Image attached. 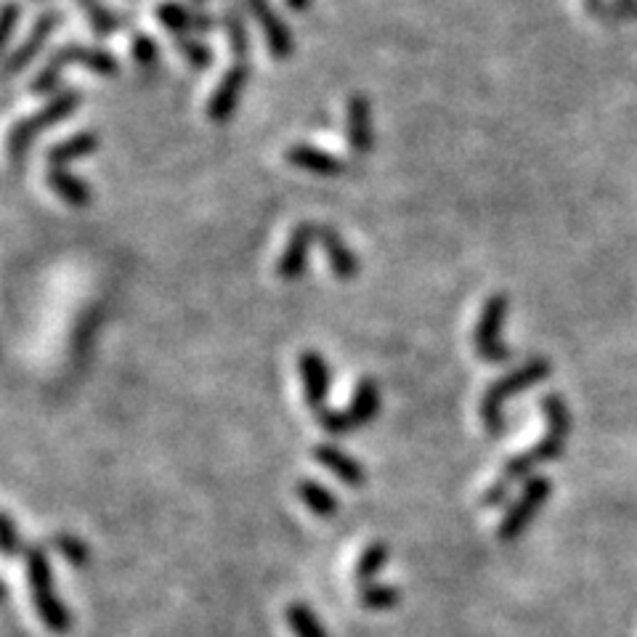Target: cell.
Masks as SVG:
<instances>
[{
    "label": "cell",
    "instance_id": "1",
    "mask_svg": "<svg viewBox=\"0 0 637 637\" xmlns=\"http://www.w3.org/2000/svg\"><path fill=\"white\" fill-rule=\"evenodd\" d=\"M550 362L547 358H528L526 364H520L518 370L507 372L505 377H499V381H494L489 388H486L484 398H481V419H484V428L492 433V436H499V433L505 431V412L503 406L507 398L518 396V393H524L528 388H534V385H539L542 381H547L550 377Z\"/></svg>",
    "mask_w": 637,
    "mask_h": 637
},
{
    "label": "cell",
    "instance_id": "2",
    "mask_svg": "<svg viewBox=\"0 0 637 637\" xmlns=\"http://www.w3.org/2000/svg\"><path fill=\"white\" fill-rule=\"evenodd\" d=\"M24 568H27V585H30L32 603H36V611L46 627L51 633H67L72 627V614L62 600L57 598V589H53V572L51 560L46 547L30 545L24 550Z\"/></svg>",
    "mask_w": 637,
    "mask_h": 637
},
{
    "label": "cell",
    "instance_id": "3",
    "mask_svg": "<svg viewBox=\"0 0 637 637\" xmlns=\"http://www.w3.org/2000/svg\"><path fill=\"white\" fill-rule=\"evenodd\" d=\"M566 438L568 433L564 431H555V428H547V436L542 438L537 446H532V449L518 454V457L507 459L503 473H499L497 481L486 489L484 494V505L486 507H497L503 505L507 497H510L513 486L518 484V481H528L532 478L534 467L545 465V463H553V459H558L560 454L566 449Z\"/></svg>",
    "mask_w": 637,
    "mask_h": 637
},
{
    "label": "cell",
    "instance_id": "4",
    "mask_svg": "<svg viewBox=\"0 0 637 637\" xmlns=\"http://www.w3.org/2000/svg\"><path fill=\"white\" fill-rule=\"evenodd\" d=\"M70 64H78L83 67V70L93 72V74H101V78H114V74L120 72V62L118 57L104 49H97V46H80V43H70V46H62L49 62L43 64V70L36 74V80H32L30 85V93H36V97H43V93H51L53 88L59 85V80H62V72L67 70Z\"/></svg>",
    "mask_w": 637,
    "mask_h": 637
},
{
    "label": "cell",
    "instance_id": "5",
    "mask_svg": "<svg viewBox=\"0 0 637 637\" xmlns=\"http://www.w3.org/2000/svg\"><path fill=\"white\" fill-rule=\"evenodd\" d=\"M78 107H80V93L78 91H62L59 97H53L49 104L43 107V110H38L36 114H30V118L22 120V123L13 125V131L9 135V158H11L13 165L24 162L27 152H30V146H32V141H36L40 133L49 131L51 125L62 123V120L74 114Z\"/></svg>",
    "mask_w": 637,
    "mask_h": 637
},
{
    "label": "cell",
    "instance_id": "6",
    "mask_svg": "<svg viewBox=\"0 0 637 637\" xmlns=\"http://www.w3.org/2000/svg\"><path fill=\"white\" fill-rule=\"evenodd\" d=\"M507 309H510V301H507L505 293L489 295L484 309H481L478 324L473 330V345H476V354L486 364H505L513 358V351L499 341V330H503Z\"/></svg>",
    "mask_w": 637,
    "mask_h": 637
},
{
    "label": "cell",
    "instance_id": "7",
    "mask_svg": "<svg viewBox=\"0 0 637 637\" xmlns=\"http://www.w3.org/2000/svg\"><path fill=\"white\" fill-rule=\"evenodd\" d=\"M553 494V481L545 476H532L526 481V486L520 489V497L507 507L503 520H499V539L515 542L520 534L526 532V526L537 518L539 507L550 499Z\"/></svg>",
    "mask_w": 637,
    "mask_h": 637
},
{
    "label": "cell",
    "instance_id": "8",
    "mask_svg": "<svg viewBox=\"0 0 637 637\" xmlns=\"http://www.w3.org/2000/svg\"><path fill=\"white\" fill-rule=\"evenodd\" d=\"M250 62H234L229 67L226 74L221 78L219 88H215L213 93H210L208 99V120H213V123H226L229 118L236 112V107H240V99L242 93H245V85L250 80Z\"/></svg>",
    "mask_w": 637,
    "mask_h": 637
},
{
    "label": "cell",
    "instance_id": "9",
    "mask_svg": "<svg viewBox=\"0 0 637 637\" xmlns=\"http://www.w3.org/2000/svg\"><path fill=\"white\" fill-rule=\"evenodd\" d=\"M297 367H301L303 393H306L309 410L314 412V417H318L324 410H330L327 406V393H330L327 358L318 354V351H303V354L297 356Z\"/></svg>",
    "mask_w": 637,
    "mask_h": 637
},
{
    "label": "cell",
    "instance_id": "10",
    "mask_svg": "<svg viewBox=\"0 0 637 637\" xmlns=\"http://www.w3.org/2000/svg\"><path fill=\"white\" fill-rule=\"evenodd\" d=\"M250 11L255 13V22L261 24L263 36H266L269 53L274 59H290L295 51V38L290 32V27L284 24V19L271 9L269 0H247Z\"/></svg>",
    "mask_w": 637,
    "mask_h": 637
},
{
    "label": "cell",
    "instance_id": "11",
    "mask_svg": "<svg viewBox=\"0 0 637 637\" xmlns=\"http://www.w3.org/2000/svg\"><path fill=\"white\" fill-rule=\"evenodd\" d=\"M59 22H62V13H59L57 9L40 13V17L36 19V24H32L30 36L24 38V43L19 46V49L9 57V62H6V78H11V74L22 72L24 67L32 64V59L43 51V46L49 43L51 32L57 30Z\"/></svg>",
    "mask_w": 637,
    "mask_h": 637
},
{
    "label": "cell",
    "instance_id": "12",
    "mask_svg": "<svg viewBox=\"0 0 637 637\" xmlns=\"http://www.w3.org/2000/svg\"><path fill=\"white\" fill-rule=\"evenodd\" d=\"M345 135H348V146L356 158L372 152L375 144V133H372V110L370 99L364 93H354L345 104Z\"/></svg>",
    "mask_w": 637,
    "mask_h": 637
},
{
    "label": "cell",
    "instance_id": "13",
    "mask_svg": "<svg viewBox=\"0 0 637 637\" xmlns=\"http://www.w3.org/2000/svg\"><path fill=\"white\" fill-rule=\"evenodd\" d=\"M314 240H316V223H297V226L293 229V234H290V242H287V247H284L280 263H276V274H280V280L284 282L301 280L303 271H306L309 250Z\"/></svg>",
    "mask_w": 637,
    "mask_h": 637
},
{
    "label": "cell",
    "instance_id": "14",
    "mask_svg": "<svg viewBox=\"0 0 637 637\" xmlns=\"http://www.w3.org/2000/svg\"><path fill=\"white\" fill-rule=\"evenodd\" d=\"M284 160H287L290 165L301 168V171L322 175V179H335V175H343L348 171V162L314 144H290L284 149Z\"/></svg>",
    "mask_w": 637,
    "mask_h": 637
},
{
    "label": "cell",
    "instance_id": "15",
    "mask_svg": "<svg viewBox=\"0 0 637 637\" xmlns=\"http://www.w3.org/2000/svg\"><path fill=\"white\" fill-rule=\"evenodd\" d=\"M316 240H318V245H322L324 255H327L332 274H335L341 282L356 280L358 269L362 266H358V257L354 255V250L345 245L343 236L337 234L332 226H324L322 223V226H316Z\"/></svg>",
    "mask_w": 637,
    "mask_h": 637
},
{
    "label": "cell",
    "instance_id": "16",
    "mask_svg": "<svg viewBox=\"0 0 637 637\" xmlns=\"http://www.w3.org/2000/svg\"><path fill=\"white\" fill-rule=\"evenodd\" d=\"M314 459L322 467H327L332 476H337L343 484H348V486H362L364 481H367V471H364V465L335 444L314 446Z\"/></svg>",
    "mask_w": 637,
    "mask_h": 637
},
{
    "label": "cell",
    "instance_id": "17",
    "mask_svg": "<svg viewBox=\"0 0 637 637\" xmlns=\"http://www.w3.org/2000/svg\"><path fill=\"white\" fill-rule=\"evenodd\" d=\"M46 184H49L51 192L57 194L62 202H67L70 208H88L93 200L91 184L83 179H78V175H72L67 168H49V173H46Z\"/></svg>",
    "mask_w": 637,
    "mask_h": 637
},
{
    "label": "cell",
    "instance_id": "18",
    "mask_svg": "<svg viewBox=\"0 0 637 637\" xmlns=\"http://www.w3.org/2000/svg\"><path fill=\"white\" fill-rule=\"evenodd\" d=\"M377 410H381V388H377V383L372 381V377H362L356 385L354 396H351L348 410H343L351 431L364 428V425L377 415Z\"/></svg>",
    "mask_w": 637,
    "mask_h": 637
},
{
    "label": "cell",
    "instance_id": "19",
    "mask_svg": "<svg viewBox=\"0 0 637 637\" xmlns=\"http://www.w3.org/2000/svg\"><path fill=\"white\" fill-rule=\"evenodd\" d=\"M97 149H99V133L80 131L70 135V139L53 144L49 149V154H46V162H49V168H67L70 162L83 160L88 154L97 152Z\"/></svg>",
    "mask_w": 637,
    "mask_h": 637
},
{
    "label": "cell",
    "instance_id": "20",
    "mask_svg": "<svg viewBox=\"0 0 637 637\" xmlns=\"http://www.w3.org/2000/svg\"><path fill=\"white\" fill-rule=\"evenodd\" d=\"M74 3L88 13V24H91L93 36L97 38H110L118 30H123V27L131 24V19L123 17V13L110 11L107 6H101L99 0H74Z\"/></svg>",
    "mask_w": 637,
    "mask_h": 637
},
{
    "label": "cell",
    "instance_id": "21",
    "mask_svg": "<svg viewBox=\"0 0 637 637\" xmlns=\"http://www.w3.org/2000/svg\"><path fill=\"white\" fill-rule=\"evenodd\" d=\"M297 497H301L303 505L314 515H318V518H335L337 510H341V505L332 497V492L311 478H303L301 484H297Z\"/></svg>",
    "mask_w": 637,
    "mask_h": 637
},
{
    "label": "cell",
    "instance_id": "22",
    "mask_svg": "<svg viewBox=\"0 0 637 637\" xmlns=\"http://www.w3.org/2000/svg\"><path fill=\"white\" fill-rule=\"evenodd\" d=\"M221 27H223V32H226L229 51H232L234 62H250V38H247L245 17H242L236 9H229L221 17Z\"/></svg>",
    "mask_w": 637,
    "mask_h": 637
},
{
    "label": "cell",
    "instance_id": "23",
    "mask_svg": "<svg viewBox=\"0 0 637 637\" xmlns=\"http://www.w3.org/2000/svg\"><path fill=\"white\" fill-rule=\"evenodd\" d=\"M192 13L194 11L181 3V0H162L158 11H154V17H158V22L165 27L173 38H179L192 32Z\"/></svg>",
    "mask_w": 637,
    "mask_h": 637
},
{
    "label": "cell",
    "instance_id": "24",
    "mask_svg": "<svg viewBox=\"0 0 637 637\" xmlns=\"http://www.w3.org/2000/svg\"><path fill=\"white\" fill-rule=\"evenodd\" d=\"M284 616H287V625L295 637H330L327 629L318 621V616L311 611L306 603H290Z\"/></svg>",
    "mask_w": 637,
    "mask_h": 637
},
{
    "label": "cell",
    "instance_id": "25",
    "mask_svg": "<svg viewBox=\"0 0 637 637\" xmlns=\"http://www.w3.org/2000/svg\"><path fill=\"white\" fill-rule=\"evenodd\" d=\"M388 558H391V550H388V545L385 542H375V545H370L367 550L362 553V558H358V564H356V582L358 585H370L372 579H375L377 574L383 572L385 564H388Z\"/></svg>",
    "mask_w": 637,
    "mask_h": 637
},
{
    "label": "cell",
    "instance_id": "26",
    "mask_svg": "<svg viewBox=\"0 0 637 637\" xmlns=\"http://www.w3.org/2000/svg\"><path fill=\"white\" fill-rule=\"evenodd\" d=\"M402 600V593L393 585H381V582H370V585L362 587L358 593V603L370 611H385V608H393Z\"/></svg>",
    "mask_w": 637,
    "mask_h": 637
},
{
    "label": "cell",
    "instance_id": "27",
    "mask_svg": "<svg viewBox=\"0 0 637 637\" xmlns=\"http://www.w3.org/2000/svg\"><path fill=\"white\" fill-rule=\"evenodd\" d=\"M542 412H545V417H547V428L572 433L574 419H572V412H568L566 398L560 396V393H547V396L542 398Z\"/></svg>",
    "mask_w": 637,
    "mask_h": 637
},
{
    "label": "cell",
    "instance_id": "28",
    "mask_svg": "<svg viewBox=\"0 0 637 637\" xmlns=\"http://www.w3.org/2000/svg\"><path fill=\"white\" fill-rule=\"evenodd\" d=\"M51 545L57 547V553L62 555V558L70 560L72 566H88V564H91V550H88V545H85L83 539L72 537V534H53Z\"/></svg>",
    "mask_w": 637,
    "mask_h": 637
},
{
    "label": "cell",
    "instance_id": "29",
    "mask_svg": "<svg viewBox=\"0 0 637 637\" xmlns=\"http://www.w3.org/2000/svg\"><path fill=\"white\" fill-rule=\"evenodd\" d=\"M173 46L179 49L181 57L194 67V70H208V67L213 64V51H210L205 43H200V40H194L189 36H179V38H173Z\"/></svg>",
    "mask_w": 637,
    "mask_h": 637
},
{
    "label": "cell",
    "instance_id": "30",
    "mask_svg": "<svg viewBox=\"0 0 637 637\" xmlns=\"http://www.w3.org/2000/svg\"><path fill=\"white\" fill-rule=\"evenodd\" d=\"M131 51H133V59L139 67H154L160 62V49L158 43H154L152 36H146V32H133L131 38Z\"/></svg>",
    "mask_w": 637,
    "mask_h": 637
},
{
    "label": "cell",
    "instance_id": "31",
    "mask_svg": "<svg viewBox=\"0 0 637 637\" xmlns=\"http://www.w3.org/2000/svg\"><path fill=\"white\" fill-rule=\"evenodd\" d=\"M22 550H27V547L22 537H19L17 524H13L11 513H3V555L6 558H13V555H19Z\"/></svg>",
    "mask_w": 637,
    "mask_h": 637
},
{
    "label": "cell",
    "instance_id": "32",
    "mask_svg": "<svg viewBox=\"0 0 637 637\" xmlns=\"http://www.w3.org/2000/svg\"><path fill=\"white\" fill-rule=\"evenodd\" d=\"M19 17H22V6L17 0H6L3 6V43H9L13 36V27H17Z\"/></svg>",
    "mask_w": 637,
    "mask_h": 637
},
{
    "label": "cell",
    "instance_id": "33",
    "mask_svg": "<svg viewBox=\"0 0 637 637\" xmlns=\"http://www.w3.org/2000/svg\"><path fill=\"white\" fill-rule=\"evenodd\" d=\"M221 22L215 17H210V13H202V11H194L192 13V32H210L215 30Z\"/></svg>",
    "mask_w": 637,
    "mask_h": 637
},
{
    "label": "cell",
    "instance_id": "34",
    "mask_svg": "<svg viewBox=\"0 0 637 637\" xmlns=\"http://www.w3.org/2000/svg\"><path fill=\"white\" fill-rule=\"evenodd\" d=\"M314 3V0H284V6H287L290 11H295V13H303V11H309V6Z\"/></svg>",
    "mask_w": 637,
    "mask_h": 637
},
{
    "label": "cell",
    "instance_id": "35",
    "mask_svg": "<svg viewBox=\"0 0 637 637\" xmlns=\"http://www.w3.org/2000/svg\"><path fill=\"white\" fill-rule=\"evenodd\" d=\"M189 3H205V0H189Z\"/></svg>",
    "mask_w": 637,
    "mask_h": 637
}]
</instances>
